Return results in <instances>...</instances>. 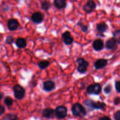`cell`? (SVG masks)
Instances as JSON below:
<instances>
[{
	"instance_id": "obj_1",
	"label": "cell",
	"mask_w": 120,
	"mask_h": 120,
	"mask_svg": "<svg viewBox=\"0 0 120 120\" xmlns=\"http://www.w3.org/2000/svg\"><path fill=\"white\" fill-rule=\"evenodd\" d=\"M84 104L89 111L94 109H104L106 107V104L104 102L100 101L95 102L92 100H86L84 102Z\"/></svg>"
},
{
	"instance_id": "obj_10",
	"label": "cell",
	"mask_w": 120,
	"mask_h": 120,
	"mask_svg": "<svg viewBox=\"0 0 120 120\" xmlns=\"http://www.w3.org/2000/svg\"><path fill=\"white\" fill-rule=\"evenodd\" d=\"M31 20L35 24H40L44 20V15L40 12H35L31 15Z\"/></svg>"
},
{
	"instance_id": "obj_22",
	"label": "cell",
	"mask_w": 120,
	"mask_h": 120,
	"mask_svg": "<svg viewBox=\"0 0 120 120\" xmlns=\"http://www.w3.org/2000/svg\"><path fill=\"white\" fill-rule=\"evenodd\" d=\"M113 37H114L113 38L116 40V42L120 44V30L114 32L113 34Z\"/></svg>"
},
{
	"instance_id": "obj_20",
	"label": "cell",
	"mask_w": 120,
	"mask_h": 120,
	"mask_svg": "<svg viewBox=\"0 0 120 120\" xmlns=\"http://www.w3.org/2000/svg\"><path fill=\"white\" fill-rule=\"evenodd\" d=\"M41 8L44 11H48L51 8V4L48 1H44L41 3Z\"/></svg>"
},
{
	"instance_id": "obj_25",
	"label": "cell",
	"mask_w": 120,
	"mask_h": 120,
	"mask_svg": "<svg viewBox=\"0 0 120 120\" xmlns=\"http://www.w3.org/2000/svg\"><path fill=\"white\" fill-rule=\"evenodd\" d=\"M112 91V87L111 86V85H107V86H105L104 88V92L105 93V94H108L111 92Z\"/></svg>"
},
{
	"instance_id": "obj_30",
	"label": "cell",
	"mask_w": 120,
	"mask_h": 120,
	"mask_svg": "<svg viewBox=\"0 0 120 120\" xmlns=\"http://www.w3.org/2000/svg\"><path fill=\"white\" fill-rule=\"evenodd\" d=\"M114 104L115 105H118L120 103V97H116L115 99H114Z\"/></svg>"
},
{
	"instance_id": "obj_32",
	"label": "cell",
	"mask_w": 120,
	"mask_h": 120,
	"mask_svg": "<svg viewBox=\"0 0 120 120\" xmlns=\"http://www.w3.org/2000/svg\"><path fill=\"white\" fill-rule=\"evenodd\" d=\"M3 97H4V94H3L2 93H0V100L3 98Z\"/></svg>"
},
{
	"instance_id": "obj_16",
	"label": "cell",
	"mask_w": 120,
	"mask_h": 120,
	"mask_svg": "<svg viewBox=\"0 0 120 120\" xmlns=\"http://www.w3.org/2000/svg\"><path fill=\"white\" fill-rule=\"evenodd\" d=\"M97 30L100 33H104L108 30V25L105 22H101L97 25Z\"/></svg>"
},
{
	"instance_id": "obj_13",
	"label": "cell",
	"mask_w": 120,
	"mask_h": 120,
	"mask_svg": "<svg viewBox=\"0 0 120 120\" xmlns=\"http://www.w3.org/2000/svg\"><path fill=\"white\" fill-rule=\"evenodd\" d=\"M55 87V84L54 82L52 81H47L44 82L43 84L44 90L47 92H50L54 90Z\"/></svg>"
},
{
	"instance_id": "obj_24",
	"label": "cell",
	"mask_w": 120,
	"mask_h": 120,
	"mask_svg": "<svg viewBox=\"0 0 120 120\" xmlns=\"http://www.w3.org/2000/svg\"><path fill=\"white\" fill-rule=\"evenodd\" d=\"M78 25H79V27L81 28V31L82 32L86 33V32L88 31V25H84V24H82L81 22H78Z\"/></svg>"
},
{
	"instance_id": "obj_26",
	"label": "cell",
	"mask_w": 120,
	"mask_h": 120,
	"mask_svg": "<svg viewBox=\"0 0 120 120\" xmlns=\"http://www.w3.org/2000/svg\"><path fill=\"white\" fill-rule=\"evenodd\" d=\"M5 42L8 44H12L14 42V38L12 36H8L6 38Z\"/></svg>"
},
{
	"instance_id": "obj_9",
	"label": "cell",
	"mask_w": 120,
	"mask_h": 120,
	"mask_svg": "<svg viewBox=\"0 0 120 120\" xmlns=\"http://www.w3.org/2000/svg\"><path fill=\"white\" fill-rule=\"evenodd\" d=\"M19 26V23L18 21L16 19H9L7 22V27L8 30L11 31H15L18 28Z\"/></svg>"
},
{
	"instance_id": "obj_14",
	"label": "cell",
	"mask_w": 120,
	"mask_h": 120,
	"mask_svg": "<svg viewBox=\"0 0 120 120\" xmlns=\"http://www.w3.org/2000/svg\"><path fill=\"white\" fill-rule=\"evenodd\" d=\"M55 115V110L51 108H47L42 111V116L46 118H52Z\"/></svg>"
},
{
	"instance_id": "obj_11",
	"label": "cell",
	"mask_w": 120,
	"mask_h": 120,
	"mask_svg": "<svg viewBox=\"0 0 120 120\" xmlns=\"http://www.w3.org/2000/svg\"><path fill=\"white\" fill-rule=\"evenodd\" d=\"M105 47L107 49H110V50L115 49L117 48V42L114 38L109 39L106 42Z\"/></svg>"
},
{
	"instance_id": "obj_7",
	"label": "cell",
	"mask_w": 120,
	"mask_h": 120,
	"mask_svg": "<svg viewBox=\"0 0 120 120\" xmlns=\"http://www.w3.org/2000/svg\"><path fill=\"white\" fill-rule=\"evenodd\" d=\"M97 5L93 0H88L86 4L84 5L83 10L85 12L90 14L93 12L96 8Z\"/></svg>"
},
{
	"instance_id": "obj_15",
	"label": "cell",
	"mask_w": 120,
	"mask_h": 120,
	"mask_svg": "<svg viewBox=\"0 0 120 120\" xmlns=\"http://www.w3.org/2000/svg\"><path fill=\"white\" fill-rule=\"evenodd\" d=\"M93 48L97 51H100L102 50L104 48V42L101 39H97L93 42Z\"/></svg>"
},
{
	"instance_id": "obj_18",
	"label": "cell",
	"mask_w": 120,
	"mask_h": 120,
	"mask_svg": "<svg viewBox=\"0 0 120 120\" xmlns=\"http://www.w3.org/2000/svg\"><path fill=\"white\" fill-rule=\"evenodd\" d=\"M15 44L19 48H24L26 46V41L23 38H18L16 40Z\"/></svg>"
},
{
	"instance_id": "obj_19",
	"label": "cell",
	"mask_w": 120,
	"mask_h": 120,
	"mask_svg": "<svg viewBox=\"0 0 120 120\" xmlns=\"http://www.w3.org/2000/svg\"><path fill=\"white\" fill-rule=\"evenodd\" d=\"M50 65V63L47 60H44V61H41L40 63L38 64V66L40 68L41 70H44V69L47 68L49 65Z\"/></svg>"
},
{
	"instance_id": "obj_3",
	"label": "cell",
	"mask_w": 120,
	"mask_h": 120,
	"mask_svg": "<svg viewBox=\"0 0 120 120\" xmlns=\"http://www.w3.org/2000/svg\"><path fill=\"white\" fill-rule=\"evenodd\" d=\"M14 96L17 100H22L24 97L25 94V90L22 86L19 84H16L13 87Z\"/></svg>"
},
{
	"instance_id": "obj_4",
	"label": "cell",
	"mask_w": 120,
	"mask_h": 120,
	"mask_svg": "<svg viewBox=\"0 0 120 120\" xmlns=\"http://www.w3.org/2000/svg\"><path fill=\"white\" fill-rule=\"evenodd\" d=\"M101 90H102V86L101 84L99 83H95V84L89 85L86 89V91L89 94L98 95L101 92Z\"/></svg>"
},
{
	"instance_id": "obj_28",
	"label": "cell",
	"mask_w": 120,
	"mask_h": 120,
	"mask_svg": "<svg viewBox=\"0 0 120 120\" xmlns=\"http://www.w3.org/2000/svg\"><path fill=\"white\" fill-rule=\"evenodd\" d=\"M114 117L115 120H120V111H118L115 113Z\"/></svg>"
},
{
	"instance_id": "obj_8",
	"label": "cell",
	"mask_w": 120,
	"mask_h": 120,
	"mask_svg": "<svg viewBox=\"0 0 120 120\" xmlns=\"http://www.w3.org/2000/svg\"><path fill=\"white\" fill-rule=\"evenodd\" d=\"M62 37H63V41L65 45H70L73 43L74 38L71 35L70 32L68 31H66L65 32H64L62 35Z\"/></svg>"
},
{
	"instance_id": "obj_21",
	"label": "cell",
	"mask_w": 120,
	"mask_h": 120,
	"mask_svg": "<svg viewBox=\"0 0 120 120\" xmlns=\"http://www.w3.org/2000/svg\"><path fill=\"white\" fill-rule=\"evenodd\" d=\"M17 119H18L17 115L12 114H7L3 118V120H17Z\"/></svg>"
},
{
	"instance_id": "obj_23",
	"label": "cell",
	"mask_w": 120,
	"mask_h": 120,
	"mask_svg": "<svg viewBox=\"0 0 120 120\" xmlns=\"http://www.w3.org/2000/svg\"><path fill=\"white\" fill-rule=\"evenodd\" d=\"M4 102H5V105L8 107H10L13 104V100L10 97H7L5 99H4Z\"/></svg>"
},
{
	"instance_id": "obj_12",
	"label": "cell",
	"mask_w": 120,
	"mask_h": 120,
	"mask_svg": "<svg viewBox=\"0 0 120 120\" xmlns=\"http://www.w3.org/2000/svg\"><path fill=\"white\" fill-rule=\"evenodd\" d=\"M108 64V61L105 59H98L94 63V67L96 70H100L104 68Z\"/></svg>"
},
{
	"instance_id": "obj_31",
	"label": "cell",
	"mask_w": 120,
	"mask_h": 120,
	"mask_svg": "<svg viewBox=\"0 0 120 120\" xmlns=\"http://www.w3.org/2000/svg\"><path fill=\"white\" fill-rule=\"evenodd\" d=\"M99 120H111L109 118L108 116H103V117H101L99 119Z\"/></svg>"
},
{
	"instance_id": "obj_5",
	"label": "cell",
	"mask_w": 120,
	"mask_h": 120,
	"mask_svg": "<svg viewBox=\"0 0 120 120\" xmlns=\"http://www.w3.org/2000/svg\"><path fill=\"white\" fill-rule=\"evenodd\" d=\"M77 62L78 64V72L80 74H84L87 70V68L89 65V63L87 61H86L84 58H79L77 60Z\"/></svg>"
},
{
	"instance_id": "obj_27",
	"label": "cell",
	"mask_w": 120,
	"mask_h": 120,
	"mask_svg": "<svg viewBox=\"0 0 120 120\" xmlns=\"http://www.w3.org/2000/svg\"><path fill=\"white\" fill-rule=\"evenodd\" d=\"M115 89H116V91H117L118 93H120V81H118L115 82Z\"/></svg>"
},
{
	"instance_id": "obj_2",
	"label": "cell",
	"mask_w": 120,
	"mask_h": 120,
	"mask_svg": "<svg viewBox=\"0 0 120 120\" xmlns=\"http://www.w3.org/2000/svg\"><path fill=\"white\" fill-rule=\"evenodd\" d=\"M71 111L73 115L80 118L84 117L86 115L85 108H84V106L79 103H76L72 105Z\"/></svg>"
},
{
	"instance_id": "obj_6",
	"label": "cell",
	"mask_w": 120,
	"mask_h": 120,
	"mask_svg": "<svg viewBox=\"0 0 120 120\" xmlns=\"http://www.w3.org/2000/svg\"><path fill=\"white\" fill-rule=\"evenodd\" d=\"M67 115V108L64 106H58L55 109V115L58 119H63Z\"/></svg>"
},
{
	"instance_id": "obj_17",
	"label": "cell",
	"mask_w": 120,
	"mask_h": 120,
	"mask_svg": "<svg viewBox=\"0 0 120 120\" xmlns=\"http://www.w3.org/2000/svg\"><path fill=\"white\" fill-rule=\"evenodd\" d=\"M54 5L56 8L63 9L66 7V0H54Z\"/></svg>"
},
{
	"instance_id": "obj_29",
	"label": "cell",
	"mask_w": 120,
	"mask_h": 120,
	"mask_svg": "<svg viewBox=\"0 0 120 120\" xmlns=\"http://www.w3.org/2000/svg\"><path fill=\"white\" fill-rule=\"evenodd\" d=\"M4 112H5V108L3 105H0V116L3 115L4 113Z\"/></svg>"
}]
</instances>
